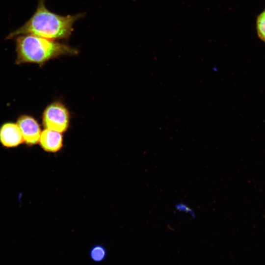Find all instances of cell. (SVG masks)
Returning <instances> with one entry per match:
<instances>
[{
	"mask_svg": "<svg viewBox=\"0 0 265 265\" xmlns=\"http://www.w3.org/2000/svg\"><path fill=\"white\" fill-rule=\"evenodd\" d=\"M17 124L25 144L32 146L39 142L42 131L38 122L34 117L28 115H21L18 118Z\"/></svg>",
	"mask_w": 265,
	"mask_h": 265,
	"instance_id": "cell-4",
	"label": "cell"
},
{
	"mask_svg": "<svg viewBox=\"0 0 265 265\" xmlns=\"http://www.w3.org/2000/svg\"><path fill=\"white\" fill-rule=\"evenodd\" d=\"M39 143L45 151L55 153L63 146L62 135L60 132L46 128L41 132Z\"/></svg>",
	"mask_w": 265,
	"mask_h": 265,
	"instance_id": "cell-6",
	"label": "cell"
},
{
	"mask_svg": "<svg viewBox=\"0 0 265 265\" xmlns=\"http://www.w3.org/2000/svg\"><path fill=\"white\" fill-rule=\"evenodd\" d=\"M257 29L260 38L265 42V10L258 17Z\"/></svg>",
	"mask_w": 265,
	"mask_h": 265,
	"instance_id": "cell-8",
	"label": "cell"
},
{
	"mask_svg": "<svg viewBox=\"0 0 265 265\" xmlns=\"http://www.w3.org/2000/svg\"><path fill=\"white\" fill-rule=\"evenodd\" d=\"M0 142L6 148L16 147L24 142L21 131L17 123L7 122L1 126Z\"/></svg>",
	"mask_w": 265,
	"mask_h": 265,
	"instance_id": "cell-5",
	"label": "cell"
},
{
	"mask_svg": "<svg viewBox=\"0 0 265 265\" xmlns=\"http://www.w3.org/2000/svg\"><path fill=\"white\" fill-rule=\"evenodd\" d=\"M15 38L17 65L35 63L41 66L51 59L79 53L77 49L67 44L34 35H20Z\"/></svg>",
	"mask_w": 265,
	"mask_h": 265,
	"instance_id": "cell-2",
	"label": "cell"
},
{
	"mask_svg": "<svg viewBox=\"0 0 265 265\" xmlns=\"http://www.w3.org/2000/svg\"><path fill=\"white\" fill-rule=\"evenodd\" d=\"M84 15V13L66 16L57 14L46 7L45 0H39L31 17L22 26L10 33L6 39L31 34L53 40H67L72 33L74 23Z\"/></svg>",
	"mask_w": 265,
	"mask_h": 265,
	"instance_id": "cell-1",
	"label": "cell"
},
{
	"mask_svg": "<svg viewBox=\"0 0 265 265\" xmlns=\"http://www.w3.org/2000/svg\"><path fill=\"white\" fill-rule=\"evenodd\" d=\"M106 250L100 244L93 246L89 252L90 259L94 262L99 263L103 261L106 257Z\"/></svg>",
	"mask_w": 265,
	"mask_h": 265,
	"instance_id": "cell-7",
	"label": "cell"
},
{
	"mask_svg": "<svg viewBox=\"0 0 265 265\" xmlns=\"http://www.w3.org/2000/svg\"><path fill=\"white\" fill-rule=\"evenodd\" d=\"M176 208L178 211H183L185 212L188 213L192 216H193L194 214V213L193 212L192 210L184 204L180 203L179 204H178L176 205Z\"/></svg>",
	"mask_w": 265,
	"mask_h": 265,
	"instance_id": "cell-9",
	"label": "cell"
},
{
	"mask_svg": "<svg viewBox=\"0 0 265 265\" xmlns=\"http://www.w3.org/2000/svg\"><path fill=\"white\" fill-rule=\"evenodd\" d=\"M69 121L68 110L58 102L48 105L43 113L42 122L45 128L61 133L67 130Z\"/></svg>",
	"mask_w": 265,
	"mask_h": 265,
	"instance_id": "cell-3",
	"label": "cell"
}]
</instances>
